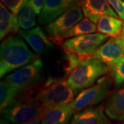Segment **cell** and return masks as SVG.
I'll return each instance as SVG.
<instances>
[{
	"label": "cell",
	"instance_id": "13",
	"mask_svg": "<svg viewBox=\"0 0 124 124\" xmlns=\"http://www.w3.org/2000/svg\"><path fill=\"white\" fill-rule=\"evenodd\" d=\"M75 5L77 4L72 0H46L38 17V22L48 25Z\"/></svg>",
	"mask_w": 124,
	"mask_h": 124
},
{
	"label": "cell",
	"instance_id": "17",
	"mask_svg": "<svg viewBox=\"0 0 124 124\" xmlns=\"http://www.w3.org/2000/svg\"><path fill=\"white\" fill-rule=\"evenodd\" d=\"M124 28V21L108 15L101 17L97 22V31L99 33L111 37H120Z\"/></svg>",
	"mask_w": 124,
	"mask_h": 124
},
{
	"label": "cell",
	"instance_id": "15",
	"mask_svg": "<svg viewBox=\"0 0 124 124\" xmlns=\"http://www.w3.org/2000/svg\"><path fill=\"white\" fill-rule=\"evenodd\" d=\"M70 124H111L102 106L92 107L75 113Z\"/></svg>",
	"mask_w": 124,
	"mask_h": 124
},
{
	"label": "cell",
	"instance_id": "3",
	"mask_svg": "<svg viewBox=\"0 0 124 124\" xmlns=\"http://www.w3.org/2000/svg\"><path fill=\"white\" fill-rule=\"evenodd\" d=\"M44 75V64L40 59L22 67L6 76L7 81L17 97L31 92L41 81Z\"/></svg>",
	"mask_w": 124,
	"mask_h": 124
},
{
	"label": "cell",
	"instance_id": "30",
	"mask_svg": "<svg viewBox=\"0 0 124 124\" xmlns=\"http://www.w3.org/2000/svg\"><path fill=\"white\" fill-rule=\"evenodd\" d=\"M123 1H124V0H123Z\"/></svg>",
	"mask_w": 124,
	"mask_h": 124
},
{
	"label": "cell",
	"instance_id": "11",
	"mask_svg": "<svg viewBox=\"0 0 124 124\" xmlns=\"http://www.w3.org/2000/svg\"><path fill=\"white\" fill-rule=\"evenodd\" d=\"M19 33L32 50L38 54L45 53L53 47L52 41L39 26H36L28 31L19 30Z\"/></svg>",
	"mask_w": 124,
	"mask_h": 124
},
{
	"label": "cell",
	"instance_id": "25",
	"mask_svg": "<svg viewBox=\"0 0 124 124\" xmlns=\"http://www.w3.org/2000/svg\"><path fill=\"white\" fill-rule=\"evenodd\" d=\"M30 1L35 13L39 15L41 10L44 8L46 0H30Z\"/></svg>",
	"mask_w": 124,
	"mask_h": 124
},
{
	"label": "cell",
	"instance_id": "4",
	"mask_svg": "<svg viewBox=\"0 0 124 124\" xmlns=\"http://www.w3.org/2000/svg\"><path fill=\"white\" fill-rule=\"evenodd\" d=\"M79 93V90L72 88L65 80L44 85L34 99L42 108H47L70 104Z\"/></svg>",
	"mask_w": 124,
	"mask_h": 124
},
{
	"label": "cell",
	"instance_id": "10",
	"mask_svg": "<svg viewBox=\"0 0 124 124\" xmlns=\"http://www.w3.org/2000/svg\"><path fill=\"white\" fill-rule=\"evenodd\" d=\"M124 56L123 42L121 37H112L101 45L91 57L99 60L110 68Z\"/></svg>",
	"mask_w": 124,
	"mask_h": 124
},
{
	"label": "cell",
	"instance_id": "22",
	"mask_svg": "<svg viewBox=\"0 0 124 124\" xmlns=\"http://www.w3.org/2000/svg\"><path fill=\"white\" fill-rule=\"evenodd\" d=\"M111 75L116 86L124 85V56L110 68Z\"/></svg>",
	"mask_w": 124,
	"mask_h": 124
},
{
	"label": "cell",
	"instance_id": "5",
	"mask_svg": "<svg viewBox=\"0 0 124 124\" xmlns=\"http://www.w3.org/2000/svg\"><path fill=\"white\" fill-rule=\"evenodd\" d=\"M112 85V80L110 76L105 75L100 78L97 84L80 91L73 101L70 103L71 108L77 113L97 105L106 97Z\"/></svg>",
	"mask_w": 124,
	"mask_h": 124
},
{
	"label": "cell",
	"instance_id": "6",
	"mask_svg": "<svg viewBox=\"0 0 124 124\" xmlns=\"http://www.w3.org/2000/svg\"><path fill=\"white\" fill-rule=\"evenodd\" d=\"M83 11L79 4L72 6L61 16L46 26V32L52 41L57 45H62V37L77 23L83 19Z\"/></svg>",
	"mask_w": 124,
	"mask_h": 124
},
{
	"label": "cell",
	"instance_id": "20",
	"mask_svg": "<svg viewBox=\"0 0 124 124\" xmlns=\"http://www.w3.org/2000/svg\"><path fill=\"white\" fill-rule=\"evenodd\" d=\"M35 14L29 0L18 15V22L22 30L28 31L35 26Z\"/></svg>",
	"mask_w": 124,
	"mask_h": 124
},
{
	"label": "cell",
	"instance_id": "26",
	"mask_svg": "<svg viewBox=\"0 0 124 124\" xmlns=\"http://www.w3.org/2000/svg\"><path fill=\"white\" fill-rule=\"evenodd\" d=\"M41 115L36 116L35 118H32L31 119L28 120L27 121H25L23 123H21V124H41Z\"/></svg>",
	"mask_w": 124,
	"mask_h": 124
},
{
	"label": "cell",
	"instance_id": "21",
	"mask_svg": "<svg viewBox=\"0 0 124 124\" xmlns=\"http://www.w3.org/2000/svg\"><path fill=\"white\" fill-rule=\"evenodd\" d=\"M17 96L14 93L13 90L7 82L3 79L0 83V109L1 112L7 107L11 106L17 101Z\"/></svg>",
	"mask_w": 124,
	"mask_h": 124
},
{
	"label": "cell",
	"instance_id": "28",
	"mask_svg": "<svg viewBox=\"0 0 124 124\" xmlns=\"http://www.w3.org/2000/svg\"><path fill=\"white\" fill-rule=\"evenodd\" d=\"M0 124H10V123H9L8 121H6V120H4V119H1V123Z\"/></svg>",
	"mask_w": 124,
	"mask_h": 124
},
{
	"label": "cell",
	"instance_id": "1",
	"mask_svg": "<svg viewBox=\"0 0 124 124\" xmlns=\"http://www.w3.org/2000/svg\"><path fill=\"white\" fill-rule=\"evenodd\" d=\"M36 60L35 55L19 37L9 36L0 46V77L26 66Z\"/></svg>",
	"mask_w": 124,
	"mask_h": 124
},
{
	"label": "cell",
	"instance_id": "2",
	"mask_svg": "<svg viewBox=\"0 0 124 124\" xmlns=\"http://www.w3.org/2000/svg\"><path fill=\"white\" fill-rule=\"evenodd\" d=\"M110 72L106 64L93 57L83 59L66 79L72 88L81 90L95 84L96 81Z\"/></svg>",
	"mask_w": 124,
	"mask_h": 124
},
{
	"label": "cell",
	"instance_id": "16",
	"mask_svg": "<svg viewBox=\"0 0 124 124\" xmlns=\"http://www.w3.org/2000/svg\"><path fill=\"white\" fill-rule=\"evenodd\" d=\"M107 116L112 120H124V88L116 90L107 99L104 106Z\"/></svg>",
	"mask_w": 124,
	"mask_h": 124
},
{
	"label": "cell",
	"instance_id": "9",
	"mask_svg": "<svg viewBox=\"0 0 124 124\" xmlns=\"http://www.w3.org/2000/svg\"><path fill=\"white\" fill-rule=\"evenodd\" d=\"M83 59L76 54L63 50V53L50 67L48 79L44 85L65 81Z\"/></svg>",
	"mask_w": 124,
	"mask_h": 124
},
{
	"label": "cell",
	"instance_id": "18",
	"mask_svg": "<svg viewBox=\"0 0 124 124\" xmlns=\"http://www.w3.org/2000/svg\"><path fill=\"white\" fill-rule=\"evenodd\" d=\"M18 17L10 12L3 4H0V39H3L10 33L19 32Z\"/></svg>",
	"mask_w": 124,
	"mask_h": 124
},
{
	"label": "cell",
	"instance_id": "14",
	"mask_svg": "<svg viewBox=\"0 0 124 124\" xmlns=\"http://www.w3.org/2000/svg\"><path fill=\"white\" fill-rule=\"evenodd\" d=\"M74 113L70 104L44 108L41 124H70Z\"/></svg>",
	"mask_w": 124,
	"mask_h": 124
},
{
	"label": "cell",
	"instance_id": "7",
	"mask_svg": "<svg viewBox=\"0 0 124 124\" xmlns=\"http://www.w3.org/2000/svg\"><path fill=\"white\" fill-rule=\"evenodd\" d=\"M44 110L35 99L23 97L7 107L1 114L3 119L9 123L18 124L23 123L41 115Z\"/></svg>",
	"mask_w": 124,
	"mask_h": 124
},
{
	"label": "cell",
	"instance_id": "24",
	"mask_svg": "<svg viewBox=\"0 0 124 124\" xmlns=\"http://www.w3.org/2000/svg\"><path fill=\"white\" fill-rule=\"evenodd\" d=\"M111 8L114 10L118 17L124 22V1L123 0H108Z\"/></svg>",
	"mask_w": 124,
	"mask_h": 124
},
{
	"label": "cell",
	"instance_id": "12",
	"mask_svg": "<svg viewBox=\"0 0 124 124\" xmlns=\"http://www.w3.org/2000/svg\"><path fill=\"white\" fill-rule=\"evenodd\" d=\"M79 6L85 17L94 23H97L100 17L104 15L119 17L108 0H81Z\"/></svg>",
	"mask_w": 124,
	"mask_h": 124
},
{
	"label": "cell",
	"instance_id": "8",
	"mask_svg": "<svg viewBox=\"0 0 124 124\" xmlns=\"http://www.w3.org/2000/svg\"><path fill=\"white\" fill-rule=\"evenodd\" d=\"M108 37L99 32L88 34L65 40L62 46L64 50L81 57H91L93 53L104 44Z\"/></svg>",
	"mask_w": 124,
	"mask_h": 124
},
{
	"label": "cell",
	"instance_id": "27",
	"mask_svg": "<svg viewBox=\"0 0 124 124\" xmlns=\"http://www.w3.org/2000/svg\"><path fill=\"white\" fill-rule=\"evenodd\" d=\"M121 38V40H122V42H123V46H124V28L123 29V31H122V33H121V35L120 37Z\"/></svg>",
	"mask_w": 124,
	"mask_h": 124
},
{
	"label": "cell",
	"instance_id": "29",
	"mask_svg": "<svg viewBox=\"0 0 124 124\" xmlns=\"http://www.w3.org/2000/svg\"><path fill=\"white\" fill-rule=\"evenodd\" d=\"M73 2H75L76 4H80V2L81 1V0H72Z\"/></svg>",
	"mask_w": 124,
	"mask_h": 124
},
{
	"label": "cell",
	"instance_id": "19",
	"mask_svg": "<svg viewBox=\"0 0 124 124\" xmlns=\"http://www.w3.org/2000/svg\"><path fill=\"white\" fill-rule=\"evenodd\" d=\"M97 31V26L92 22L88 18H84L79 22L77 23L75 26H73L70 31H68L63 36L62 40L71 39L73 37H79V36L88 35L95 33Z\"/></svg>",
	"mask_w": 124,
	"mask_h": 124
},
{
	"label": "cell",
	"instance_id": "23",
	"mask_svg": "<svg viewBox=\"0 0 124 124\" xmlns=\"http://www.w3.org/2000/svg\"><path fill=\"white\" fill-rule=\"evenodd\" d=\"M28 1L29 0H1V3L9 9L12 13L17 16Z\"/></svg>",
	"mask_w": 124,
	"mask_h": 124
}]
</instances>
